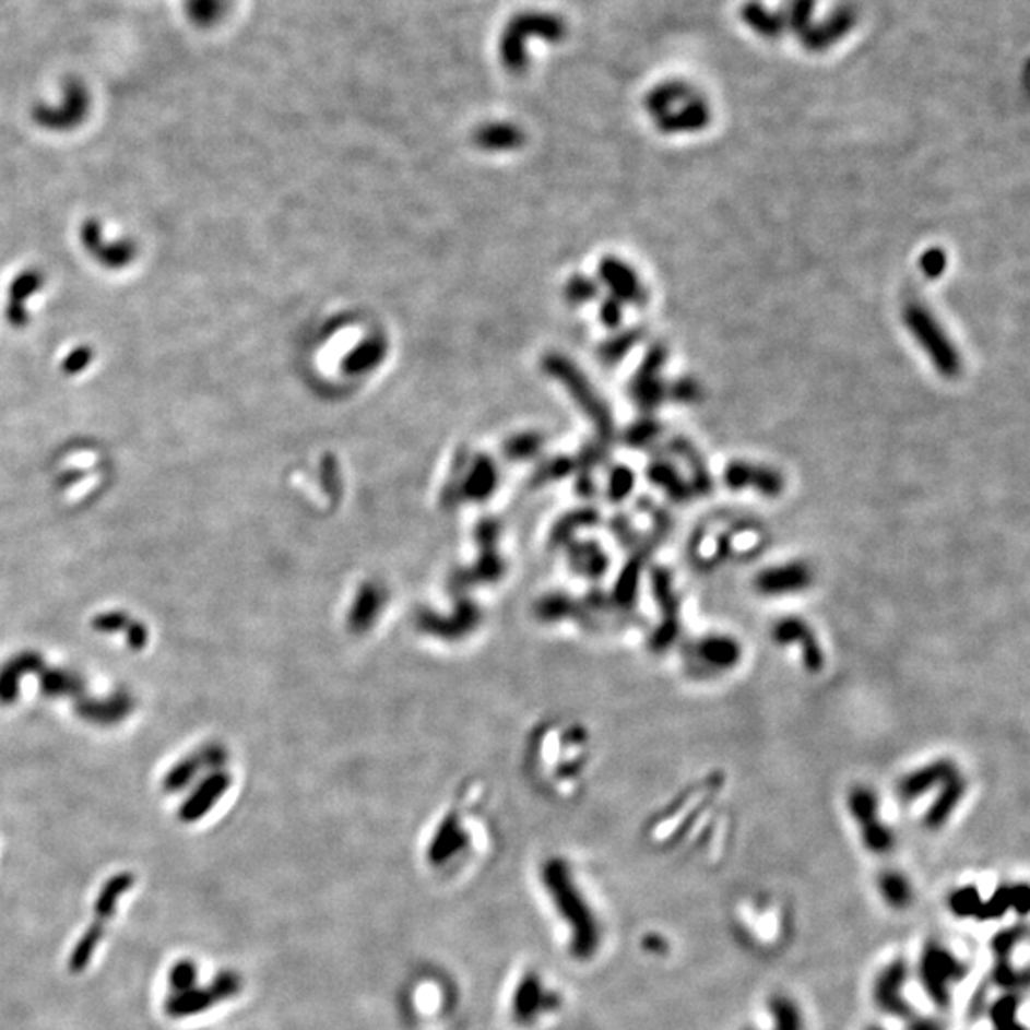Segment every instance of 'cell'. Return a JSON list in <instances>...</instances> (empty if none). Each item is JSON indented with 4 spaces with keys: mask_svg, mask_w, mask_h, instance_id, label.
<instances>
[{
    "mask_svg": "<svg viewBox=\"0 0 1030 1030\" xmlns=\"http://www.w3.org/2000/svg\"><path fill=\"white\" fill-rule=\"evenodd\" d=\"M544 886L548 889L549 899L556 907V912L564 920L571 940L572 958L587 962L594 958L600 943H602V932L595 917L594 910L582 896L579 886L572 880L569 868L561 861H552L544 868Z\"/></svg>",
    "mask_w": 1030,
    "mask_h": 1030,
    "instance_id": "cell-1",
    "label": "cell"
},
{
    "mask_svg": "<svg viewBox=\"0 0 1030 1030\" xmlns=\"http://www.w3.org/2000/svg\"><path fill=\"white\" fill-rule=\"evenodd\" d=\"M132 886H134V876L129 873L117 874L104 886L102 893L98 896V901H96L94 922L88 927V932L84 933L81 940L76 943L73 955L69 958V970L73 973H81V971L88 968V963L92 962L94 952H96V948H98L102 937L106 933L107 922L115 916L119 901L129 889H132Z\"/></svg>",
    "mask_w": 1030,
    "mask_h": 1030,
    "instance_id": "cell-2",
    "label": "cell"
},
{
    "mask_svg": "<svg viewBox=\"0 0 1030 1030\" xmlns=\"http://www.w3.org/2000/svg\"><path fill=\"white\" fill-rule=\"evenodd\" d=\"M968 975V966L939 943H930L922 950L917 963V978L935 1006L947 1008L952 985Z\"/></svg>",
    "mask_w": 1030,
    "mask_h": 1030,
    "instance_id": "cell-3",
    "label": "cell"
},
{
    "mask_svg": "<svg viewBox=\"0 0 1030 1030\" xmlns=\"http://www.w3.org/2000/svg\"><path fill=\"white\" fill-rule=\"evenodd\" d=\"M242 979L235 971H222L206 988H197V985L183 993L170 994L166 1001V1014L170 1017H189L203 1014L214 1008L216 1004L229 1001L241 993Z\"/></svg>",
    "mask_w": 1030,
    "mask_h": 1030,
    "instance_id": "cell-4",
    "label": "cell"
},
{
    "mask_svg": "<svg viewBox=\"0 0 1030 1030\" xmlns=\"http://www.w3.org/2000/svg\"><path fill=\"white\" fill-rule=\"evenodd\" d=\"M557 1008L559 996L554 991H548L534 971H529L521 978L512 1001L513 1019L518 1023L533 1025L536 1019L556 1011Z\"/></svg>",
    "mask_w": 1030,
    "mask_h": 1030,
    "instance_id": "cell-5",
    "label": "cell"
},
{
    "mask_svg": "<svg viewBox=\"0 0 1030 1030\" xmlns=\"http://www.w3.org/2000/svg\"><path fill=\"white\" fill-rule=\"evenodd\" d=\"M812 580L813 572L807 565L802 561H789L761 569L754 579V588L758 594L766 597H782L804 592L805 588L812 584Z\"/></svg>",
    "mask_w": 1030,
    "mask_h": 1030,
    "instance_id": "cell-6",
    "label": "cell"
},
{
    "mask_svg": "<svg viewBox=\"0 0 1030 1030\" xmlns=\"http://www.w3.org/2000/svg\"><path fill=\"white\" fill-rule=\"evenodd\" d=\"M909 979V968L902 960L889 962L873 986V998L876 1008L893 1017H910V1006L904 998V985Z\"/></svg>",
    "mask_w": 1030,
    "mask_h": 1030,
    "instance_id": "cell-7",
    "label": "cell"
},
{
    "mask_svg": "<svg viewBox=\"0 0 1030 1030\" xmlns=\"http://www.w3.org/2000/svg\"><path fill=\"white\" fill-rule=\"evenodd\" d=\"M773 640L779 646H802L805 668L817 674L825 666V654L812 628L796 617H784L773 626Z\"/></svg>",
    "mask_w": 1030,
    "mask_h": 1030,
    "instance_id": "cell-8",
    "label": "cell"
},
{
    "mask_svg": "<svg viewBox=\"0 0 1030 1030\" xmlns=\"http://www.w3.org/2000/svg\"><path fill=\"white\" fill-rule=\"evenodd\" d=\"M81 239L88 254L96 258L99 263L109 265L111 270H121L122 265L134 260L135 250L132 242L107 241L104 239V229L94 222H88L86 226H83Z\"/></svg>",
    "mask_w": 1030,
    "mask_h": 1030,
    "instance_id": "cell-9",
    "label": "cell"
},
{
    "mask_svg": "<svg viewBox=\"0 0 1030 1030\" xmlns=\"http://www.w3.org/2000/svg\"><path fill=\"white\" fill-rule=\"evenodd\" d=\"M956 773V766L950 760L930 761L907 774L899 784V792L904 800H916L932 790L939 789L940 784H945Z\"/></svg>",
    "mask_w": 1030,
    "mask_h": 1030,
    "instance_id": "cell-10",
    "label": "cell"
},
{
    "mask_svg": "<svg viewBox=\"0 0 1030 1030\" xmlns=\"http://www.w3.org/2000/svg\"><path fill=\"white\" fill-rule=\"evenodd\" d=\"M692 653L705 668L722 672V670L735 668L738 661H741L743 651H741L735 638L722 636V634H712V636H707V638L697 641Z\"/></svg>",
    "mask_w": 1030,
    "mask_h": 1030,
    "instance_id": "cell-11",
    "label": "cell"
},
{
    "mask_svg": "<svg viewBox=\"0 0 1030 1030\" xmlns=\"http://www.w3.org/2000/svg\"><path fill=\"white\" fill-rule=\"evenodd\" d=\"M963 794H966V781L960 777V773H956L945 784H940L939 796L935 797V802L930 805V809L925 813V827H943L950 819V815L956 812V807L962 802Z\"/></svg>",
    "mask_w": 1030,
    "mask_h": 1030,
    "instance_id": "cell-12",
    "label": "cell"
},
{
    "mask_svg": "<svg viewBox=\"0 0 1030 1030\" xmlns=\"http://www.w3.org/2000/svg\"><path fill=\"white\" fill-rule=\"evenodd\" d=\"M227 784H229V781H227L226 774H212V777H209L193 792V796H189L188 802L181 805L180 819L183 822H196V820L201 819L204 813L211 812L212 805L216 804V800L226 792Z\"/></svg>",
    "mask_w": 1030,
    "mask_h": 1030,
    "instance_id": "cell-13",
    "label": "cell"
},
{
    "mask_svg": "<svg viewBox=\"0 0 1030 1030\" xmlns=\"http://www.w3.org/2000/svg\"><path fill=\"white\" fill-rule=\"evenodd\" d=\"M878 797L874 794L873 790L865 789H855L850 794V812L853 815V819L857 820L859 827L861 830L863 828L873 827L876 822H880V812H878Z\"/></svg>",
    "mask_w": 1030,
    "mask_h": 1030,
    "instance_id": "cell-14",
    "label": "cell"
},
{
    "mask_svg": "<svg viewBox=\"0 0 1030 1030\" xmlns=\"http://www.w3.org/2000/svg\"><path fill=\"white\" fill-rule=\"evenodd\" d=\"M881 897L891 909L902 910L912 902V886L901 873H884L878 881Z\"/></svg>",
    "mask_w": 1030,
    "mask_h": 1030,
    "instance_id": "cell-15",
    "label": "cell"
},
{
    "mask_svg": "<svg viewBox=\"0 0 1030 1030\" xmlns=\"http://www.w3.org/2000/svg\"><path fill=\"white\" fill-rule=\"evenodd\" d=\"M33 668H37V661L31 659L29 654H25L17 661L10 662L7 668L0 672V700L2 702H14L17 699L20 677L25 676Z\"/></svg>",
    "mask_w": 1030,
    "mask_h": 1030,
    "instance_id": "cell-16",
    "label": "cell"
},
{
    "mask_svg": "<svg viewBox=\"0 0 1030 1030\" xmlns=\"http://www.w3.org/2000/svg\"><path fill=\"white\" fill-rule=\"evenodd\" d=\"M769 1011L773 1016V1030H804V1016L789 996L771 998Z\"/></svg>",
    "mask_w": 1030,
    "mask_h": 1030,
    "instance_id": "cell-17",
    "label": "cell"
},
{
    "mask_svg": "<svg viewBox=\"0 0 1030 1030\" xmlns=\"http://www.w3.org/2000/svg\"><path fill=\"white\" fill-rule=\"evenodd\" d=\"M384 357V346L382 342H365L363 346L357 347L354 354L347 357V370H369L377 367L380 359Z\"/></svg>",
    "mask_w": 1030,
    "mask_h": 1030,
    "instance_id": "cell-18",
    "label": "cell"
},
{
    "mask_svg": "<svg viewBox=\"0 0 1030 1030\" xmlns=\"http://www.w3.org/2000/svg\"><path fill=\"white\" fill-rule=\"evenodd\" d=\"M981 902L983 901H981L978 888L968 886V888L958 889L956 893H952L948 907L955 912L956 916H978Z\"/></svg>",
    "mask_w": 1030,
    "mask_h": 1030,
    "instance_id": "cell-19",
    "label": "cell"
},
{
    "mask_svg": "<svg viewBox=\"0 0 1030 1030\" xmlns=\"http://www.w3.org/2000/svg\"><path fill=\"white\" fill-rule=\"evenodd\" d=\"M1008 909H1011V888L996 889V893L988 901L981 902L978 917L979 920H996L1004 916Z\"/></svg>",
    "mask_w": 1030,
    "mask_h": 1030,
    "instance_id": "cell-20",
    "label": "cell"
},
{
    "mask_svg": "<svg viewBox=\"0 0 1030 1030\" xmlns=\"http://www.w3.org/2000/svg\"><path fill=\"white\" fill-rule=\"evenodd\" d=\"M170 991L173 994L183 993V991H189L197 985V966L189 960H183V962H178L170 970Z\"/></svg>",
    "mask_w": 1030,
    "mask_h": 1030,
    "instance_id": "cell-21",
    "label": "cell"
},
{
    "mask_svg": "<svg viewBox=\"0 0 1030 1030\" xmlns=\"http://www.w3.org/2000/svg\"><path fill=\"white\" fill-rule=\"evenodd\" d=\"M199 769V761L196 758H188V760L181 761L178 768L173 769V773L166 777V789L168 790H181L186 784H188L193 774L197 773Z\"/></svg>",
    "mask_w": 1030,
    "mask_h": 1030,
    "instance_id": "cell-22",
    "label": "cell"
},
{
    "mask_svg": "<svg viewBox=\"0 0 1030 1030\" xmlns=\"http://www.w3.org/2000/svg\"><path fill=\"white\" fill-rule=\"evenodd\" d=\"M1021 933H1023V927H1014V930H1006V932L998 933L994 937V952H996L998 960H1008L1011 950L1021 940Z\"/></svg>",
    "mask_w": 1030,
    "mask_h": 1030,
    "instance_id": "cell-23",
    "label": "cell"
},
{
    "mask_svg": "<svg viewBox=\"0 0 1030 1030\" xmlns=\"http://www.w3.org/2000/svg\"><path fill=\"white\" fill-rule=\"evenodd\" d=\"M129 618L121 615V613H107V615H99V617L94 618L92 626L98 630V632L111 634L119 632L122 628H129Z\"/></svg>",
    "mask_w": 1030,
    "mask_h": 1030,
    "instance_id": "cell-24",
    "label": "cell"
},
{
    "mask_svg": "<svg viewBox=\"0 0 1030 1030\" xmlns=\"http://www.w3.org/2000/svg\"><path fill=\"white\" fill-rule=\"evenodd\" d=\"M907 1030H947V1025L937 1017H912L907 1025Z\"/></svg>",
    "mask_w": 1030,
    "mask_h": 1030,
    "instance_id": "cell-25",
    "label": "cell"
},
{
    "mask_svg": "<svg viewBox=\"0 0 1030 1030\" xmlns=\"http://www.w3.org/2000/svg\"><path fill=\"white\" fill-rule=\"evenodd\" d=\"M1011 907H1014L1019 914H1027V910H1029V889L1025 888V886L1011 888Z\"/></svg>",
    "mask_w": 1030,
    "mask_h": 1030,
    "instance_id": "cell-26",
    "label": "cell"
},
{
    "mask_svg": "<svg viewBox=\"0 0 1030 1030\" xmlns=\"http://www.w3.org/2000/svg\"><path fill=\"white\" fill-rule=\"evenodd\" d=\"M127 632H129L127 634V636H129V643L134 647V649H142V647L147 643V630H145L142 625L130 623Z\"/></svg>",
    "mask_w": 1030,
    "mask_h": 1030,
    "instance_id": "cell-27",
    "label": "cell"
},
{
    "mask_svg": "<svg viewBox=\"0 0 1030 1030\" xmlns=\"http://www.w3.org/2000/svg\"><path fill=\"white\" fill-rule=\"evenodd\" d=\"M646 945L647 948H651V950H659V952H662L664 947H666V945H664V939H661V937H646Z\"/></svg>",
    "mask_w": 1030,
    "mask_h": 1030,
    "instance_id": "cell-28",
    "label": "cell"
},
{
    "mask_svg": "<svg viewBox=\"0 0 1030 1030\" xmlns=\"http://www.w3.org/2000/svg\"><path fill=\"white\" fill-rule=\"evenodd\" d=\"M866 1030H886V1029H881V1027H876V1025H874V1027H868V1029Z\"/></svg>",
    "mask_w": 1030,
    "mask_h": 1030,
    "instance_id": "cell-29",
    "label": "cell"
}]
</instances>
